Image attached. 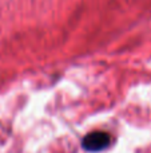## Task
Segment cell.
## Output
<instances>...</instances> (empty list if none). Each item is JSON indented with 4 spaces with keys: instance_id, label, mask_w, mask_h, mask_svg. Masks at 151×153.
Wrapping results in <instances>:
<instances>
[{
    "instance_id": "cell-1",
    "label": "cell",
    "mask_w": 151,
    "mask_h": 153,
    "mask_svg": "<svg viewBox=\"0 0 151 153\" xmlns=\"http://www.w3.org/2000/svg\"><path fill=\"white\" fill-rule=\"evenodd\" d=\"M110 136L106 132H92L83 138V148L88 152H99L110 145Z\"/></svg>"
}]
</instances>
